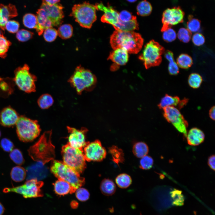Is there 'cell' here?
Masks as SVG:
<instances>
[{
  "instance_id": "1",
  "label": "cell",
  "mask_w": 215,
  "mask_h": 215,
  "mask_svg": "<svg viewBox=\"0 0 215 215\" xmlns=\"http://www.w3.org/2000/svg\"><path fill=\"white\" fill-rule=\"evenodd\" d=\"M63 7L59 3L50 5L42 2L36 12L37 25L36 28L41 35L47 28L57 27L63 22L64 15Z\"/></svg>"
},
{
  "instance_id": "2",
  "label": "cell",
  "mask_w": 215,
  "mask_h": 215,
  "mask_svg": "<svg viewBox=\"0 0 215 215\" xmlns=\"http://www.w3.org/2000/svg\"><path fill=\"white\" fill-rule=\"evenodd\" d=\"M143 39L139 33L133 31L116 30L110 37V43L113 49L121 48L128 53L136 54L141 49Z\"/></svg>"
},
{
  "instance_id": "3",
  "label": "cell",
  "mask_w": 215,
  "mask_h": 215,
  "mask_svg": "<svg viewBox=\"0 0 215 215\" xmlns=\"http://www.w3.org/2000/svg\"><path fill=\"white\" fill-rule=\"evenodd\" d=\"M51 130L45 132L28 152L29 155L34 161L45 165L55 157V147L52 143Z\"/></svg>"
},
{
  "instance_id": "4",
  "label": "cell",
  "mask_w": 215,
  "mask_h": 215,
  "mask_svg": "<svg viewBox=\"0 0 215 215\" xmlns=\"http://www.w3.org/2000/svg\"><path fill=\"white\" fill-rule=\"evenodd\" d=\"M50 171L58 179L64 180L70 184L72 194L85 183L84 178L81 177L80 174L61 161L52 160Z\"/></svg>"
},
{
  "instance_id": "5",
  "label": "cell",
  "mask_w": 215,
  "mask_h": 215,
  "mask_svg": "<svg viewBox=\"0 0 215 215\" xmlns=\"http://www.w3.org/2000/svg\"><path fill=\"white\" fill-rule=\"evenodd\" d=\"M68 81L75 89L77 93L80 94L84 90H92L95 86L97 79L90 70L79 66Z\"/></svg>"
},
{
  "instance_id": "6",
  "label": "cell",
  "mask_w": 215,
  "mask_h": 215,
  "mask_svg": "<svg viewBox=\"0 0 215 215\" xmlns=\"http://www.w3.org/2000/svg\"><path fill=\"white\" fill-rule=\"evenodd\" d=\"M96 10L95 5L85 1L74 5L70 16L73 17L81 27L90 29L96 20Z\"/></svg>"
},
{
  "instance_id": "7",
  "label": "cell",
  "mask_w": 215,
  "mask_h": 215,
  "mask_svg": "<svg viewBox=\"0 0 215 215\" xmlns=\"http://www.w3.org/2000/svg\"><path fill=\"white\" fill-rule=\"evenodd\" d=\"M61 153L63 162L79 173L85 169L86 160L83 150L72 147L67 142L62 146Z\"/></svg>"
},
{
  "instance_id": "8",
  "label": "cell",
  "mask_w": 215,
  "mask_h": 215,
  "mask_svg": "<svg viewBox=\"0 0 215 215\" xmlns=\"http://www.w3.org/2000/svg\"><path fill=\"white\" fill-rule=\"evenodd\" d=\"M16 125L18 137L24 142L32 141L39 135L41 131L37 120L23 116H19Z\"/></svg>"
},
{
  "instance_id": "9",
  "label": "cell",
  "mask_w": 215,
  "mask_h": 215,
  "mask_svg": "<svg viewBox=\"0 0 215 215\" xmlns=\"http://www.w3.org/2000/svg\"><path fill=\"white\" fill-rule=\"evenodd\" d=\"M165 52L164 48L153 40L150 41L145 46L139 58L142 61L146 69L159 65L162 61V55Z\"/></svg>"
},
{
  "instance_id": "10",
  "label": "cell",
  "mask_w": 215,
  "mask_h": 215,
  "mask_svg": "<svg viewBox=\"0 0 215 215\" xmlns=\"http://www.w3.org/2000/svg\"><path fill=\"white\" fill-rule=\"evenodd\" d=\"M15 77L13 81L18 88L27 93L36 91L35 82L37 78L29 71V67L27 64L19 67L14 71Z\"/></svg>"
},
{
  "instance_id": "11",
  "label": "cell",
  "mask_w": 215,
  "mask_h": 215,
  "mask_svg": "<svg viewBox=\"0 0 215 215\" xmlns=\"http://www.w3.org/2000/svg\"><path fill=\"white\" fill-rule=\"evenodd\" d=\"M44 185L43 182L35 179L27 180L21 185L4 188L5 193L15 192L21 194L25 198L42 197L43 194L40 188Z\"/></svg>"
},
{
  "instance_id": "12",
  "label": "cell",
  "mask_w": 215,
  "mask_h": 215,
  "mask_svg": "<svg viewBox=\"0 0 215 215\" xmlns=\"http://www.w3.org/2000/svg\"><path fill=\"white\" fill-rule=\"evenodd\" d=\"M163 110L165 119L171 123L178 131L186 137L188 124L179 110L174 106L166 107Z\"/></svg>"
},
{
  "instance_id": "13",
  "label": "cell",
  "mask_w": 215,
  "mask_h": 215,
  "mask_svg": "<svg viewBox=\"0 0 215 215\" xmlns=\"http://www.w3.org/2000/svg\"><path fill=\"white\" fill-rule=\"evenodd\" d=\"M84 156L88 162L102 161L106 157L107 152L99 140L88 142L83 149Z\"/></svg>"
},
{
  "instance_id": "14",
  "label": "cell",
  "mask_w": 215,
  "mask_h": 215,
  "mask_svg": "<svg viewBox=\"0 0 215 215\" xmlns=\"http://www.w3.org/2000/svg\"><path fill=\"white\" fill-rule=\"evenodd\" d=\"M184 15V12L179 6L165 10L162 14L163 25L161 31L162 32L173 25L182 22Z\"/></svg>"
},
{
  "instance_id": "15",
  "label": "cell",
  "mask_w": 215,
  "mask_h": 215,
  "mask_svg": "<svg viewBox=\"0 0 215 215\" xmlns=\"http://www.w3.org/2000/svg\"><path fill=\"white\" fill-rule=\"evenodd\" d=\"M69 135L68 143L72 147L83 150L88 142L86 141V134L88 131L85 128L80 129L67 127Z\"/></svg>"
},
{
  "instance_id": "16",
  "label": "cell",
  "mask_w": 215,
  "mask_h": 215,
  "mask_svg": "<svg viewBox=\"0 0 215 215\" xmlns=\"http://www.w3.org/2000/svg\"><path fill=\"white\" fill-rule=\"evenodd\" d=\"M95 5L96 10L103 11L104 13L101 18L102 22L110 24L113 26L120 20L119 13L111 6L108 5L106 7L102 3H97Z\"/></svg>"
},
{
  "instance_id": "17",
  "label": "cell",
  "mask_w": 215,
  "mask_h": 215,
  "mask_svg": "<svg viewBox=\"0 0 215 215\" xmlns=\"http://www.w3.org/2000/svg\"><path fill=\"white\" fill-rule=\"evenodd\" d=\"M129 58L128 52L125 50L121 48L114 49L111 51L108 59L114 63L111 67L112 71H115L117 69L119 66L123 65L127 62Z\"/></svg>"
},
{
  "instance_id": "18",
  "label": "cell",
  "mask_w": 215,
  "mask_h": 215,
  "mask_svg": "<svg viewBox=\"0 0 215 215\" xmlns=\"http://www.w3.org/2000/svg\"><path fill=\"white\" fill-rule=\"evenodd\" d=\"M19 116L16 111L10 107L4 108L0 112V123L10 127L16 125Z\"/></svg>"
},
{
  "instance_id": "19",
  "label": "cell",
  "mask_w": 215,
  "mask_h": 215,
  "mask_svg": "<svg viewBox=\"0 0 215 215\" xmlns=\"http://www.w3.org/2000/svg\"><path fill=\"white\" fill-rule=\"evenodd\" d=\"M26 169L27 180L35 179L40 181L46 176L48 172L47 168L40 162L27 167Z\"/></svg>"
},
{
  "instance_id": "20",
  "label": "cell",
  "mask_w": 215,
  "mask_h": 215,
  "mask_svg": "<svg viewBox=\"0 0 215 215\" xmlns=\"http://www.w3.org/2000/svg\"><path fill=\"white\" fill-rule=\"evenodd\" d=\"M186 137L188 143L189 145L197 146L204 141L205 135L202 130L196 128H193L187 133Z\"/></svg>"
},
{
  "instance_id": "21",
  "label": "cell",
  "mask_w": 215,
  "mask_h": 215,
  "mask_svg": "<svg viewBox=\"0 0 215 215\" xmlns=\"http://www.w3.org/2000/svg\"><path fill=\"white\" fill-rule=\"evenodd\" d=\"M55 192L59 195H64L70 193L72 194V188L68 182L61 179H58L54 184Z\"/></svg>"
},
{
  "instance_id": "22",
  "label": "cell",
  "mask_w": 215,
  "mask_h": 215,
  "mask_svg": "<svg viewBox=\"0 0 215 215\" xmlns=\"http://www.w3.org/2000/svg\"><path fill=\"white\" fill-rule=\"evenodd\" d=\"M117 30L124 31H133L139 29V24L136 19L125 22L119 20L118 22L113 26Z\"/></svg>"
},
{
  "instance_id": "23",
  "label": "cell",
  "mask_w": 215,
  "mask_h": 215,
  "mask_svg": "<svg viewBox=\"0 0 215 215\" xmlns=\"http://www.w3.org/2000/svg\"><path fill=\"white\" fill-rule=\"evenodd\" d=\"M0 13L4 19L7 22L10 19L18 15L17 10L15 6L11 4L7 5L0 4Z\"/></svg>"
},
{
  "instance_id": "24",
  "label": "cell",
  "mask_w": 215,
  "mask_h": 215,
  "mask_svg": "<svg viewBox=\"0 0 215 215\" xmlns=\"http://www.w3.org/2000/svg\"><path fill=\"white\" fill-rule=\"evenodd\" d=\"M116 189L115 184L110 179L105 178L102 180L100 183V191L105 195H112L115 193Z\"/></svg>"
},
{
  "instance_id": "25",
  "label": "cell",
  "mask_w": 215,
  "mask_h": 215,
  "mask_svg": "<svg viewBox=\"0 0 215 215\" xmlns=\"http://www.w3.org/2000/svg\"><path fill=\"white\" fill-rule=\"evenodd\" d=\"M180 101V99L178 96H172L166 94L161 99L158 106L159 109H163L166 107L177 106Z\"/></svg>"
},
{
  "instance_id": "26",
  "label": "cell",
  "mask_w": 215,
  "mask_h": 215,
  "mask_svg": "<svg viewBox=\"0 0 215 215\" xmlns=\"http://www.w3.org/2000/svg\"><path fill=\"white\" fill-rule=\"evenodd\" d=\"M108 152L111 156L112 160L118 165L124 162V154L121 149L115 145L112 146L108 148Z\"/></svg>"
},
{
  "instance_id": "27",
  "label": "cell",
  "mask_w": 215,
  "mask_h": 215,
  "mask_svg": "<svg viewBox=\"0 0 215 215\" xmlns=\"http://www.w3.org/2000/svg\"><path fill=\"white\" fill-rule=\"evenodd\" d=\"M133 154L136 157L141 158L146 155L149 151L148 145L145 143L139 142L136 143L133 145L132 149Z\"/></svg>"
},
{
  "instance_id": "28",
  "label": "cell",
  "mask_w": 215,
  "mask_h": 215,
  "mask_svg": "<svg viewBox=\"0 0 215 215\" xmlns=\"http://www.w3.org/2000/svg\"><path fill=\"white\" fill-rule=\"evenodd\" d=\"M165 58L169 61L168 71L170 74L175 75L179 72V68L177 63L174 60L173 53L169 50L165 52Z\"/></svg>"
},
{
  "instance_id": "29",
  "label": "cell",
  "mask_w": 215,
  "mask_h": 215,
  "mask_svg": "<svg viewBox=\"0 0 215 215\" xmlns=\"http://www.w3.org/2000/svg\"><path fill=\"white\" fill-rule=\"evenodd\" d=\"M26 172L22 167L16 166L13 167L11 171L10 176L12 179L16 182L23 181L25 179Z\"/></svg>"
},
{
  "instance_id": "30",
  "label": "cell",
  "mask_w": 215,
  "mask_h": 215,
  "mask_svg": "<svg viewBox=\"0 0 215 215\" xmlns=\"http://www.w3.org/2000/svg\"><path fill=\"white\" fill-rule=\"evenodd\" d=\"M137 13L139 16H145L150 15L152 10L150 3L147 0H143L140 2L136 7Z\"/></svg>"
},
{
  "instance_id": "31",
  "label": "cell",
  "mask_w": 215,
  "mask_h": 215,
  "mask_svg": "<svg viewBox=\"0 0 215 215\" xmlns=\"http://www.w3.org/2000/svg\"><path fill=\"white\" fill-rule=\"evenodd\" d=\"M57 31L58 35L62 39H66L72 36L73 29L70 24H65L59 26Z\"/></svg>"
},
{
  "instance_id": "32",
  "label": "cell",
  "mask_w": 215,
  "mask_h": 215,
  "mask_svg": "<svg viewBox=\"0 0 215 215\" xmlns=\"http://www.w3.org/2000/svg\"><path fill=\"white\" fill-rule=\"evenodd\" d=\"M115 182L117 186L121 188H126L131 184L132 180L128 174L122 173L118 175L115 179Z\"/></svg>"
},
{
  "instance_id": "33",
  "label": "cell",
  "mask_w": 215,
  "mask_h": 215,
  "mask_svg": "<svg viewBox=\"0 0 215 215\" xmlns=\"http://www.w3.org/2000/svg\"><path fill=\"white\" fill-rule=\"evenodd\" d=\"M176 63L178 66L183 69H188L193 64L191 57L186 54H182L177 58Z\"/></svg>"
},
{
  "instance_id": "34",
  "label": "cell",
  "mask_w": 215,
  "mask_h": 215,
  "mask_svg": "<svg viewBox=\"0 0 215 215\" xmlns=\"http://www.w3.org/2000/svg\"><path fill=\"white\" fill-rule=\"evenodd\" d=\"M172 199V205L176 206H182L184 205V197L182 191L176 189H174L170 192Z\"/></svg>"
},
{
  "instance_id": "35",
  "label": "cell",
  "mask_w": 215,
  "mask_h": 215,
  "mask_svg": "<svg viewBox=\"0 0 215 215\" xmlns=\"http://www.w3.org/2000/svg\"><path fill=\"white\" fill-rule=\"evenodd\" d=\"M53 102V99L52 96L46 93L42 95L39 98L37 101V103L41 108L46 109L51 106Z\"/></svg>"
},
{
  "instance_id": "36",
  "label": "cell",
  "mask_w": 215,
  "mask_h": 215,
  "mask_svg": "<svg viewBox=\"0 0 215 215\" xmlns=\"http://www.w3.org/2000/svg\"><path fill=\"white\" fill-rule=\"evenodd\" d=\"M24 25L30 29H36L37 25V19L36 15L30 13L25 14L23 18Z\"/></svg>"
},
{
  "instance_id": "37",
  "label": "cell",
  "mask_w": 215,
  "mask_h": 215,
  "mask_svg": "<svg viewBox=\"0 0 215 215\" xmlns=\"http://www.w3.org/2000/svg\"><path fill=\"white\" fill-rule=\"evenodd\" d=\"M202 82V76L199 74L194 73L189 76L188 82L189 85L193 88H198Z\"/></svg>"
},
{
  "instance_id": "38",
  "label": "cell",
  "mask_w": 215,
  "mask_h": 215,
  "mask_svg": "<svg viewBox=\"0 0 215 215\" xmlns=\"http://www.w3.org/2000/svg\"><path fill=\"white\" fill-rule=\"evenodd\" d=\"M201 26L200 21L194 18L192 15H189L187 23V29L191 32H196L200 29Z\"/></svg>"
},
{
  "instance_id": "39",
  "label": "cell",
  "mask_w": 215,
  "mask_h": 215,
  "mask_svg": "<svg viewBox=\"0 0 215 215\" xmlns=\"http://www.w3.org/2000/svg\"><path fill=\"white\" fill-rule=\"evenodd\" d=\"M11 159L16 164L21 165L24 162V159L21 151L16 148L13 150L10 154Z\"/></svg>"
},
{
  "instance_id": "40",
  "label": "cell",
  "mask_w": 215,
  "mask_h": 215,
  "mask_svg": "<svg viewBox=\"0 0 215 215\" xmlns=\"http://www.w3.org/2000/svg\"><path fill=\"white\" fill-rule=\"evenodd\" d=\"M11 43L3 35L0 36V57L4 58Z\"/></svg>"
},
{
  "instance_id": "41",
  "label": "cell",
  "mask_w": 215,
  "mask_h": 215,
  "mask_svg": "<svg viewBox=\"0 0 215 215\" xmlns=\"http://www.w3.org/2000/svg\"><path fill=\"white\" fill-rule=\"evenodd\" d=\"M43 37L45 40L48 42L54 41L58 35L57 31L53 27L45 29L43 32Z\"/></svg>"
},
{
  "instance_id": "42",
  "label": "cell",
  "mask_w": 215,
  "mask_h": 215,
  "mask_svg": "<svg viewBox=\"0 0 215 215\" xmlns=\"http://www.w3.org/2000/svg\"><path fill=\"white\" fill-rule=\"evenodd\" d=\"M192 33L187 29L181 28L179 30L177 36L179 39L182 42L187 43L190 40Z\"/></svg>"
},
{
  "instance_id": "43",
  "label": "cell",
  "mask_w": 215,
  "mask_h": 215,
  "mask_svg": "<svg viewBox=\"0 0 215 215\" xmlns=\"http://www.w3.org/2000/svg\"><path fill=\"white\" fill-rule=\"evenodd\" d=\"M153 163L152 158L146 155L141 158L139 162V167L143 170H148L152 167Z\"/></svg>"
},
{
  "instance_id": "44",
  "label": "cell",
  "mask_w": 215,
  "mask_h": 215,
  "mask_svg": "<svg viewBox=\"0 0 215 215\" xmlns=\"http://www.w3.org/2000/svg\"><path fill=\"white\" fill-rule=\"evenodd\" d=\"M33 33L24 29H21L17 32L16 37L18 40L21 42L27 41L32 37Z\"/></svg>"
},
{
  "instance_id": "45",
  "label": "cell",
  "mask_w": 215,
  "mask_h": 215,
  "mask_svg": "<svg viewBox=\"0 0 215 215\" xmlns=\"http://www.w3.org/2000/svg\"><path fill=\"white\" fill-rule=\"evenodd\" d=\"M162 32L163 39L166 42H172L176 38V33L171 27L168 28Z\"/></svg>"
},
{
  "instance_id": "46",
  "label": "cell",
  "mask_w": 215,
  "mask_h": 215,
  "mask_svg": "<svg viewBox=\"0 0 215 215\" xmlns=\"http://www.w3.org/2000/svg\"><path fill=\"white\" fill-rule=\"evenodd\" d=\"M19 27V23L14 20H8L5 24V29L12 33L17 32Z\"/></svg>"
},
{
  "instance_id": "47",
  "label": "cell",
  "mask_w": 215,
  "mask_h": 215,
  "mask_svg": "<svg viewBox=\"0 0 215 215\" xmlns=\"http://www.w3.org/2000/svg\"><path fill=\"white\" fill-rule=\"evenodd\" d=\"M76 197L79 200L84 201L88 199L90 194L88 191L86 189L79 188L76 191Z\"/></svg>"
},
{
  "instance_id": "48",
  "label": "cell",
  "mask_w": 215,
  "mask_h": 215,
  "mask_svg": "<svg viewBox=\"0 0 215 215\" xmlns=\"http://www.w3.org/2000/svg\"><path fill=\"white\" fill-rule=\"evenodd\" d=\"M0 145L4 150L6 152H11L14 147V145L12 142L8 139H2L0 142Z\"/></svg>"
},
{
  "instance_id": "49",
  "label": "cell",
  "mask_w": 215,
  "mask_h": 215,
  "mask_svg": "<svg viewBox=\"0 0 215 215\" xmlns=\"http://www.w3.org/2000/svg\"><path fill=\"white\" fill-rule=\"evenodd\" d=\"M119 16L120 20L125 22H128L136 19V16L132 15L131 13L126 10L121 11L119 13Z\"/></svg>"
},
{
  "instance_id": "50",
  "label": "cell",
  "mask_w": 215,
  "mask_h": 215,
  "mask_svg": "<svg viewBox=\"0 0 215 215\" xmlns=\"http://www.w3.org/2000/svg\"><path fill=\"white\" fill-rule=\"evenodd\" d=\"M192 41L194 44L197 46L203 45L205 42L204 36L201 34L196 33L194 34L192 37Z\"/></svg>"
},
{
  "instance_id": "51",
  "label": "cell",
  "mask_w": 215,
  "mask_h": 215,
  "mask_svg": "<svg viewBox=\"0 0 215 215\" xmlns=\"http://www.w3.org/2000/svg\"><path fill=\"white\" fill-rule=\"evenodd\" d=\"M208 163L210 168L215 171V156L214 155L210 156L208 158Z\"/></svg>"
},
{
  "instance_id": "52",
  "label": "cell",
  "mask_w": 215,
  "mask_h": 215,
  "mask_svg": "<svg viewBox=\"0 0 215 215\" xmlns=\"http://www.w3.org/2000/svg\"><path fill=\"white\" fill-rule=\"evenodd\" d=\"M0 88L2 90L6 92L7 90V91L9 90V88L11 89V88L5 81L0 79Z\"/></svg>"
},
{
  "instance_id": "53",
  "label": "cell",
  "mask_w": 215,
  "mask_h": 215,
  "mask_svg": "<svg viewBox=\"0 0 215 215\" xmlns=\"http://www.w3.org/2000/svg\"><path fill=\"white\" fill-rule=\"evenodd\" d=\"M209 114L211 119L214 120L215 119V107L214 106L211 108L209 111Z\"/></svg>"
},
{
  "instance_id": "54",
  "label": "cell",
  "mask_w": 215,
  "mask_h": 215,
  "mask_svg": "<svg viewBox=\"0 0 215 215\" xmlns=\"http://www.w3.org/2000/svg\"><path fill=\"white\" fill-rule=\"evenodd\" d=\"M188 99L186 98H184L182 100H180V101L178 105V107L179 109H181L183 108L184 106L186 105L188 102Z\"/></svg>"
},
{
  "instance_id": "55",
  "label": "cell",
  "mask_w": 215,
  "mask_h": 215,
  "mask_svg": "<svg viewBox=\"0 0 215 215\" xmlns=\"http://www.w3.org/2000/svg\"><path fill=\"white\" fill-rule=\"evenodd\" d=\"M42 2L46 3L48 4L52 5H54L59 3L60 0H42Z\"/></svg>"
},
{
  "instance_id": "56",
  "label": "cell",
  "mask_w": 215,
  "mask_h": 215,
  "mask_svg": "<svg viewBox=\"0 0 215 215\" xmlns=\"http://www.w3.org/2000/svg\"><path fill=\"white\" fill-rule=\"evenodd\" d=\"M70 205L72 208L74 209L76 208L78 206V203L76 201H73L71 202Z\"/></svg>"
},
{
  "instance_id": "57",
  "label": "cell",
  "mask_w": 215,
  "mask_h": 215,
  "mask_svg": "<svg viewBox=\"0 0 215 215\" xmlns=\"http://www.w3.org/2000/svg\"><path fill=\"white\" fill-rule=\"evenodd\" d=\"M5 208L2 204L0 202V215H2L4 213Z\"/></svg>"
},
{
  "instance_id": "58",
  "label": "cell",
  "mask_w": 215,
  "mask_h": 215,
  "mask_svg": "<svg viewBox=\"0 0 215 215\" xmlns=\"http://www.w3.org/2000/svg\"><path fill=\"white\" fill-rule=\"evenodd\" d=\"M137 0H127L128 2L130 3L134 2Z\"/></svg>"
},
{
  "instance_id": "59",
  "label": "cell",
  "mask_w": 215,
  "mask_h": 215,
  "mask_svg": "<svg viewBox=\"0 0 215 215\" xmlns=\"http://www.w3.org/2000/svg\"><path fill=\"white\" fill-rule=\"evenodd\" d=\"M3 35L2 32L0 29V36Z\"/></svg>"
},
{
  "instance_id": "60",
  "label": "cell",
  "mask_w": 215,
  "mask_h": 215,
  "mask_svg": "<svg viewBox=\"0 0 215 215\" xmlns=\"http://www.w3.org/2000/svg\"><path fill=\"white\" fill-rule=\"evenodd\" d=\"M1 131H0V137L1 136Z\"/></svg>"
}]
</instances>
